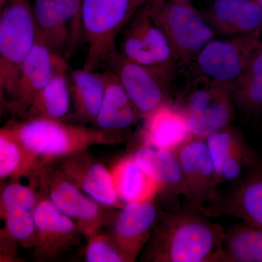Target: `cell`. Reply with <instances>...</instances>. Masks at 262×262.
I'll return each mask as SVG.
<instances>
[{"label": "cell", "mask_w": 262, "mask_h": 262, "mask_svg": "<svg viewBox=\"0 0 262 262\" xmlns=\"http://www.w3.org/2000/svg\"><path fill=\"white\" fill-rule=\"evenodd\" d=\"M80 153L65 158L62 168L65 175L87 195L103 206L122 208L114 186L113 176L102 164Z\"/></svg>", "instance_id": "obj_19"}, {"label": "cell", "mask_w": 262, "mask_h": 262, "mask_svg": "<svg viewBox=\"0 0 262 262\" xmlns=\"http://www.w3.org/2000/svg\"><path fill=\"white\" fill-rule=\"evenodd\" d=\"M30 0H8L0 10V94L9 104L24 62L37 42Z\"/></svg>", "instance_id": "obj_4"}, {"label": "cell", "mask_w": 262, "mask_h": 262, "mask_svg": "<svg viewBox=\"0 0 262 262\" xmlns=\"http://www.w3.org/2000/svg\"><path fill=\"white\" fill-rule=\"evenodd\" d=\"M174 101L185 114L192 136L201 139L231 125L237 113L233 89L203 76H196Z\"/></svg>", "instance_id": "obj_6"}, {"label": "cell", "mask_w": 262, "mask_h": 262, "mask_svg": "<svg viewBox=\"0 0 262 262\" xmlns=\"http://www.w3.org/2000/svg\"><path fill=\"white\" fill-rule=\"evenodd\" d=\"M153 201L127 203L115 217L110 235L127 262L135 261L147 244L158 222L160 215Z\"/></svg>", "instance_id": "obj_16"}, {"label": "cell", "mask_w": 262, "mask_h": 262, "mask_svg": "<svg viewBox=\"0 0 262 262\" xmlns=\"http://www.w3.org/2000/svg\"><path fill=\"white\" fill-rule=\"evenodd\" d=\"M260 42V39L244 37L212 39L192 62L196 76L234 89Z\"/></svg>", "instance_id": "obj_9"}, {"label": "cell", "mask_w": 262, "mask_h": 262, "mask_svg": "<svg viewBox=\"0 0 262 262\" xmlns=\"http://www.w3.org/2000/svg\"><path fill=\"white\" fill-rule=\"evenodd\" d=\"M72 97L69 82V68L62 69L32 100L25 115L27 119L61 120L68 115Z\"/></svg>", "instance_id": "obj_26"}, {"label": "cell", "mask_w": 262, "mask_h": 262, "mask_svg": "<svg viewBox=\"0 0 262 262\" xmlns=\"http://www.w3.org/2000/svg\"><path fill=\"white\" fill-rule=\"evenodd\" d=\"M69 82L76 116L83 121L94 122L104 96L106 73L84 68L71 70Z\"/></svg>", "instance_id": "obj_22"}, {"label": "cell", "mask_w": 262, "mask_h": 262, "mask_svg": "<svg viewBox=\"0 0 262 262\" xmlns=\"http://www.w3.org/2000/svg\"><path fill=\"white\" fill-rule=\"evenodd\" d=\"M82 0H34L38 37L63 58L70 56L82 39Z\"/></svg>", "instance_id": "obj_8"}, {"label": "cell", "mask_w": 262, "mask_h": 262, "mask_svg": "<svg viewBox=\"0 0 262 262\" xmlns=\"http://www.w3.org/2000/svg\"><path fill=\"white\" fill-rule=\"evenodd\" d=\"M114 186L120 203L152 201L158 187L134 160L132 155L125 157L112 168Z\"/></svg>", "instance_id": "obj_23"}, {"label": "cell", "mask_w": 262, "mask_h": 262, "mask_svg": "<svg viewBox=\"0 0 262 262\" xmlns=\"http://www.w3.org/2000/svg\"><path fill=\"white\" fill-rule=\"evenodd\" d=\"M187 206L158 218L141 259L154 262H222L225 229Z\"/></svg>", "instance_id": "obj_1"}, {"label": "cell", "mask_w": 262, "mask_h": 262, "mask_svg": "<svg viewBox=\"0 0 262 262\" xmlns=\"http://www.w3.org/2000/svg\"><path fill=\"white\" fill-rule=\"evenodd\" d=\"M110 71L116 75L142 119L163 103L173 101L170 84L173 80L157 71L127 61L121 56Z\"/></svg>", "instance_id": "obj_13"}, {"label": "cell", "mask_w": 262, "mask_h": 262, "mask_svg": "<svg viewBox=\"0 0 262 262\" xmlns=\"http://www.w3.org/2000/svg\"><path fill=\"white\" fill-rule=\"evenodd\" d=\"M255 1L256 2V3H258V5H260V6L262 8V0H255Z\"/></svg>", "instance_id": "obj_35"}, {"label": "cell", "mask_w": 262, "mask_h": 262, "mask_svg": "<svg viewBox=\"0 0 262 262\" xmlns=\"http://www.w3.org/2000/svg\"><path fill=\"white\" fill-rule=\"evenodd\" d=\"M237 111L248 120L262 119V42L253 51L233 89Z\"/></svg>", "instance_id": "obj_24"}, {"label": "cell", "mask_w": 262, "mask_h": 262, "mask_svg": "<svg viewBox=\"0 0 262 262\" xmlns=\"http://www.w3.org/2000/svg\"><path fill=\"white\" fill-rule=\"evenodd\" d=\"M37 195L32 187L18 183L8 184L1 194V214L12 208H24L34 210Z\"/></svg>", "instance_id": "obj_31"}, {"label": "cell", "mask_w": 262, "mask_h": 262, "mask_svg": "<svg viewBox=\"0 0 262 262\" xmlns=\"http://www.w3.org/2000/svg\"><path fill=\"white\" fill-rule=\"evenodd\" d=\"M185 187V206L201 211L218 192L214 164L206 140L191 136L175 151Z\"/></svg>", "instance_id": "obj_11"}, {"label": "cell", "mask_w": 262, "mask_h": 262, "mask_svg": "<svg viewBox=\"0 0 262 262\" xmlns=\"http://www.w3.org/2000/svg\"><path fill=\"white\" fill-rule=\"evenodd\" d=\"M206 140L214 164L218 185L237 182L261 160L246 142L242 131L232 124L213 133Z\"/></svg>", "instance_id": "obj_14"}, {"label": "cell", "mask_w": 262, "mask_h": 262, "mask_svg": "<svg viewBox=\"0 0 262 262\" xmlns=\"http://www.w3.org/2000/svg\"><path fill=\"white\" fill-rule=\"evenodd\" d=\"M68 67L65 58L52 51L37 38V42L20 68L13 98L12 111L25 115L36 95L42 91L58 71Z\"/></svg>", "instance_id": "obj_15"}, {"label": "cell", "mask_w": 262, "mask_h": 262, "mask_svg": "<svg viewBox=\"0 0 262 262\" xmlns=\"http://www.w3.org/2000/svg\"><path fill=\"white\" fill-rule=\"evenodd\" d=\"M146 8L150 18L168 39L179 67L190 64L216 35L203 12L196 9L192 3L151 0Z\"/></svg>", "instance_id": "obj_5"}, {"label": "cell", "mask_w": 262, "mask_h": 262, "mask_svg": "<svg viewBox=\"0 0 262 262\" xmlns=\"http://www.w3.org/2000/svg\"><path fill=\"white\" fill-rule=\"evenodd\" d=\"M201 211L208 218L231 215L262 228V160L242 179L218 190Z\"/></svg>", "instance_id": "obj_10"}, {"label": "cell", "mask_w": 262, "mask_h": 262, "mask_svg": "<svg viewBox=\"0 0 262 262\" xmlns=\"http://www.w3.org/2000/svg\"><path fill=\"white\" fill-rule=\"evenodd\" d=\"M203 13L216 34L261 37L262 8L255 0H214Z\"/></svg>", "instance_id": "obj_18"}, {"label": "cell", "mask_w": 262, "mask_h": 262, "mask_svg": "<svg viewBox=\"0 0 262 262\" xmlns=\"http://www.w3.org/2000/svg\"><path fill=\"white\" fill-rule=\"evenodd\" d=\"M151 1V0H140V2L141 3V4L143 5L147 4L149 2Z\"/></svg>", "instance_id": "obj_34"}, {"label": "cell", "mask_w": 262, "mask_h": 262, "mask_svg": "<svg viewBox=\"0 0 262 262\" xmlns=\"http://www.w3.org/2000/svg\"><path fill=\"white\" fill-rule=\"evenodd\" d=\"M142 6L140 0H82V39L88 46L84 70H111L120 56L117 38Z\"/></svg>", "instance_id": "obj_3"}, {"label": "cell", "mask_w": 262, "mask_h": 262, "mask_svg": "<svg viewBox=\"0 0 262 262\" xmlns=\"http://www.w3.org/2000/svg\"><path fill=\"white\" fill-rule=\"evenodd\" d=\"M26 173L25 158L23 150L13 139L0 134V177L2 180L8 177Z\"/></svg>", "instance_id": "obj_30"}, {"label": "cell", "mask_w": 262, "mask_h": 262, "mask_svg": "<svg viewBox=\"0 0 262 262\" xmlns=\"http://www.w3.org/2000/svg\"><path fill=\"white\" fill-rule=\"evenodd\" d=\"M130 23L140 35L144 47L152 56L158 70L174 79L179 63L165 34L150 18L146 4L139 8Z\"/></svg>", "instance_id": "obj_25"}, {"label": "cell", "mask_w": 262, "mask_h": 262, "mask_svg": "<svg viewBox=\"0 0 262 262\" xmlns=\"http://www.w3.org/2000/svg\"><path fill=\"white\" fill-rule=\"evenodd\" d=\"M84 258L89 262H127L110 234H95L88 239Z\"/></svg>", "instance_id": "obj_29"}, {"label": "cell", "mask_w": 262, "mask_h": 262, "mask_svg": "<svg viewBox=\"0 0 262 262\" xmlns=\"http://www.w3.org/2000/svg\"><path fill=\"white\" fill-rule=\"evenodd\" d=\"M38 177L50 201L61 213L75 221L86 238L101 232L107 219L102 205L84 195L62 170L45 167Z\"/></svg>", "instance_id": "obj_7"}, {"label": "cell", "mask_w": 262, "mask_h": 262, "mask_svg": "<svg viewBox=\"0 0 262 262\" xmlns=\"http://www.w3.org/2000/svg\"><path fill=\"white\" fill-rule=\"evenodd\" d=\"M144 119L142 141L156 147L175 151L192 136L185 114L173 100Z\"/></svg>", "instance_id": "obj_20"}, {"label": "cell", "mask_w": 262, "mask_h": 262, "mask_svg": "<svg viewBox=\"0 0 262 262\" xmlns=\"http://www.w3.org/2000/svg\"><path fill=\"white\" fill-rule=\"evenodd\" d=\"M222 262H262V228L242 222L226 229Z\"/></svg>", "instance_id": "obj_27"}, {"label": "cell", "mask_w": 262, "mask_h": 262, "mask_svg": "<svg viewBox=\"0 0 262 262\" xmlns=\"http://www.w3.org/2000/svg\"><path fill=\"white\" fill-rule=\"evenodd\" d=\"M138 165L158 186V194L178 209L179 198L185 195L184 177L175 151L142 144L132 155ZM170 210V211H171Z\"/></svg>", "instance_id": "obj_17"}, {"label": "cell", "mask_w": 262, "mask_h": 262, "mask_svg": "<svg viewBox=\"0 0 262 262\" xmlns=\"http://www.w3.org/2000/svg\"><path fill=\"white\" fill-rule=\"evenodd\" d=\"M34 215L37 229L34 253L39 261L53 259L80 244L82 232L79 225L61 213L45 192L37 196Z\"/></svg>", "instance_id": "obj_12"}, {"label": "cell", "mask_w": 262, "mask_h": 262, "mask_svg": "<svg viewBox=\"0 0 262 262\" xmlns=\"http://www.w3.org/2000/svg\"><path fill=\"white\" fill-rule=\"evenodd\" d=\"M34 211L29 208H12L1 214L5 221L7 235L22 246L32 248L35 246L37 235Z\"/></svg>", "instance_id": "obj_28"}, {"label": "cell", "mask_w": 262, "mask_h": 262, "mask_svg": "<svg viewBox=\"0 0 262 262\" xmlns=\"http://www.w3.org/2000/svg\"><path fill=\"white\" fill-rule=\"evenodd\" d=\"M8 0H0V10L3 8V7L8 3Z\"/></svg>", "instance_id": "obj_32"}, {"label": "cell", "mask_w": 262, "mask_h": 262, "mask_svg": "<svg viewBox=\"0 0 262 262\" xmlns=\"http://www.w3.org/2000/svg\"><path fill=\"white\" fill-rule=\"evenodd\" d=\"M106 89L99 113L95 124L102 130L120 131L126 129L142 119L116 75L107 71Z\"/></svg>", "instance_id": "obj_21"}, {"label": "cell", "mask_w": 262, "mask_h": 262, "mask_svg": "<svg viewBox=\"0 0 262 262\" xmlns=\"http://www.w3.org/2000/svg\"><path fill=\"white\" fill-rule=\"evenodd\" d=\"M175 1L181 2V3H192V0H175Z\"/></svg>", "instance_id": "obj_33"}, {"label": "cell", "mask_w": 262, "mask_h": 262, "mask_svg": "<svg viewBox=\"0 0 262 262\" xmlns=\"http://www.w3.org/2000/svg\"><path fill=\"white\" fill-rule=\"evenodd\" d=\"M0 134L13 139L23 150L27 173H39L52 160L85 152L91 146L121 141L118 131L90 128L42 117L10 122Z\"/></svg>", "instance_id": "obj_2"}]
</instances>
